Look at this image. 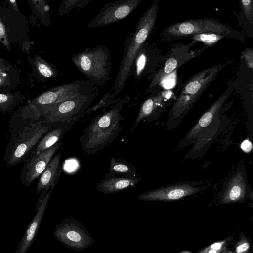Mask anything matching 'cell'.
Returning a JSON list of instances; mask_svg holds the SVG:
<instances>
[{"mask_svg": "<svg viewBox=\"0 0 253 253\" xmlns=\"http://www.w3.org/2000/svg\"><path fill=\"white\" fill-rule=\"evenodd\" d=\"M126 98L119 99L106 111L97 115L84 129L80 140L83 152L94 154L111 144L117 137L123 126L124 119L121 112Z\"/></svg>", "mask_w": 253, "mask_h": 253, "instance_id": "cell-1", "label": "cell"}, {"mask_svg": "<svg viewBox=\"0 0 253 253\" xmlns=\"http://www.w3.org/2000/svg\"><path fill=\"white\" fill-rule=\"evenodd\" d=\"M159 9V1L155 0L140 18L134 32L126 39L122 60L110 90L116 96L123 90L131 75L134 59L154 28Z\"/></svg>", "mask_w": 253, "mask_h": 253, "instance_id": "cell-2", "label": "cell"}, {"mask_svg": "<svg viewBox=\"0 0 253 253\" xmlns=\"http://www.w3.org/2000/svg\"><path fill=\"white\" fill-rule=\"evenodd\" d=\"M220 64L202 70L192 76L184 83L166 123L168 129L176 128L206 88L225 67Z\"/></svg>", "mask_w": 253, "mask_h": 253, "instance_id": "cell-3", "label": "cell"}, {"mask_svg": "<svg viewBox=\"0 0 253 253\" xmlns=\"http://www.w3.org/2000/svg\"><path fill=\"white\" fill-rule=\"evenodd\" d=\"M71 60L93 85L104 86L110 79L111 54L106 46L86 48L74 54Z\"/></svg>", "mask_w": 253, "mask_h": 253, "instance_id": "cell-4", "label": "cell"}, {"mask_svg": "<svg viewBox=\"0 0 253 253\" xmlns=\"http://www.w3.org/2000/svg\"><path fill=\"white\" fill-rule=\"evenodd\" d=\"M204 33H214L245 42L244 35L218 20L211 18L190 19L174 23L162 33L163 40L171 41Z\"/></svg>", "mask_w": 253, "mask_h": 253, "instance_id": "cell-5", "label": "cell"}, {"mask_svg": "<svg viewBox=\"0 0 253 253\" xmlns=\"http://www.w3.org/2000/svg\"><path fill=\"white\" fill-rule=\"evenodd\" d=\"M95 97L93 92L81 94L53 105L42 113V120L45 124L60 123L71 126L84 116Z\"/></svg>", "mask_w": 253, "mask_h": 253, "instance_id": "cell-6", "label": "cell"}, {"mask_svg": "<svg viewBox=\"0 0 253 253\" xmlns=\"http://www.w3.org/2000/svg\"><path fill=\"white\" fill-rule=\"evenodd\" d=\"M52 126L51 125L44 123L42 120L16 140L7 144L3 156L6 166H14L24 162L32 153L35 152L40 139L51 129Z\"/></svg>", "mask_w": 253, "mask_h": 253, "instance_id": "cell-7", "label": "cell"}, {"mask_svg": "<svg viewBox=\"0 0 253 253\" xmlns=\"http://www.w3.org/2000/svg\"><path fill=\"white\" fill-rule=\"evenodd\" d=\"M94 92L93 84L87 79L77 80L52 87L42 92L29 103L42 113L49 107L81 94Z\"/></svg>", "mask_w": 253, "mask_h": 253, "instance_id": "cell-8", "label": "cell"}, {"mask_svg": "<svg viewBox=\"0 0 253 253\" xmlns=\"http://www.w3.org/2000/svg\"><path fill=\"white\" fill-rule=\"evenodd\" d=\"M53 235L66 247L76 251H84L94 243L85 226L73 217H67L59 223Z\"/></svg>", "mask_w": 253, "mask_h": 253, "instance_id": "cell-9", "label": "cell"}, {"mask_svg": "<svg viewBox=\"0 0 253 253\" xmlns=\"http://www.w3.org/2000/svg\"><path fill=\"white\" fill-rule=\"evenodd\" d=\"M209 187L202 182L186 181L145 192L139 195L137 198L145 201H173L200 193Z\"/></svg>", "mask_w": 253, "mask_h": 253, "instance_id": "cell-10", "label": "cell"}, {"mask_svg": "<svg viewBox=\"0 0 253 253\" xmlns=\"http://www.w3.org/2000/svg\"><path fill=\"white\" fill-rule=\"evenodd\" d=\"M190 47L189 45H181L172 49L167 56L162 66L155 72L146 90V93L150 94L154 92L163 79L176 71L178 68L200 55L204 50V48L190 51L189 50Z\"/></svg>", "mask_w": 253, "mask_h": 253, "instance_id": "cell-11", "label": "cell"}, {"mask_svg": "<svg viewBox=\"0 0 253 253\" xmlns=\"http://www.w3.org/2000/svg\"><path fill=\"white\" fill-rule=\"evenodd\" d=\"M252 195L248 183L246 165L241 163L224 183L218 200L221 204L242 202Z\"/></svg>", "mask_w": 253, "mask_h": 253, "instance_id": "cell-12", "label": "cell"}, {"mask_svg": "<svg viewBox=\"0 0 253 253\" xmlns=\"http://www.w3.org/2000/svg\"><path fill=\"white\" fill-rule=\"evenodd\" d=\"M235 88L231 83L227 88L199 119L197 123L178 144L177 150L183 149L195 142L218 118L219 111Z\"/></svg>", "mask_w": 253, "mask_h": 253, "instance_id": "cell-13", "label": "cell"}, {"mask_svg": "<svg viewBox=\"0 0 253 253\" xmlns=\"http://www.w3.org/2000/svg\"><path fill=\"white\" fill-rule=\"evenodd\" d=\"M61 146L62 139L38 155L32 153L23 162L20 181L24 188L29 186L40 176Z\"/></svg>", "mask_w": 253, "mask_h": 253, "instance_id": "cell-14", "label": "cell"}, {"mask_svg": "<svg viewBox=\"0 0 253 253\" xmlns=\"http://www.w3.org/2000/svg\"><path fill=\"white\" fill-rule=\"evenodd\" d=\"M143 0H119L105 5L88 23L89 28H98L121 20L138 7Z\"/></svg>", "mask_w": 253, "mask_h": 253, "instance_id": "cell-15", "label": "cell"}, {"mask_svg": "<svg viewBox=\"0 0 253 253\" xmlns=\"http://www.w3.org/2000/svg\"><path fill=\"white\" fill-rule=\"evenodd\" d=\"M42 116L29 102L19 108L11 116L9 122V139L7 144L16 140L22 134L42 120Z\"/></svg>", "mask_w": 253, "mask_h": 253, "instance_id": "cell-16", "label": "cell"}, {"mask_svg": "<svg viewBox=\"0 0 253 253\" xmlns=\"http://www.w3.org/2000/svg\"><path fill=\"white\" fill-rule=\"evenodd\" d=\"M157 49L150 46L146 41L141 46L134 59L131 75L135 80H140L147 75L153 78L155 69L161 59Z\"/></svg>", "mask_w": 253, "mask_h": 253, "instance_id": "cell-17", "label": "cell"}, {"mask_svg": "<svg viewBox=\"0 0 253 253\" xmlns=\"http://www.w3.org/2000/svg\"><path fill=\"white\" fill-rule=\"evenodd\" d=\"M170 91L150 93V95L142 103L135 123L130 132L143 122L149 123L156 120L163 112L166 106V102L171 98Z\"/></svg>", "mask_w": 253, "mask_h": 253, "instance_id": "cell-18", "label": "cell"}, {"mask_svg": "<svg viewBox=\"0 0 253 253\" xmlns=\"http://www.w3.org/2000/svg\"><path fill=\"white\" fill-rule=\"evenodd\" d=\"M54 188H51L42 201L37 202V212L29 225L17 249L16 253H26L32 245L43 218L51 194Z\"/></svg>", "mask_w": 253, "mask_h": 253, "instance_id": "cell-19", "label": "cell"}, {"mask_svg": "<svg viewBox=\"0 0 253 253\" xmlns=\"http://www.w3.org/2000/svg\"><path fill=\"white\" fill-rule=\"evenodd\" d=\"M62 156L61 151L57 152L45 169L39 177L36 185V192L39 194L45 196L51 188H55L59 182L62 172L60 160Z\"/></svg>", "mask_w": 253, "mask_h": 253, "instance_id": "cell-20", "label": "cell"}, {"mask_svg": "<svg viewBox=\"0 0 253 253\" xmlns=\"http://www.w3.org/2000/svg\"><path fill=\"white\" fill-rule=\"evenodd\" d=\"M141 180L140 176H105L98 183L96 188L98 191L103 194H112L134 188Z\"/></svg>", "mask_w": 253, "mask_h": 253, "instance_id": "cell-21", "label": "cell"}, {"mask_svg": "<svg viewBox=\"0 0 253 253\" xmlns=\"http://www.w3.org/2000/svg\"><path fill=\"white\" fill-rule=\"evenodd\" d=\"M122 175L128 177L139 176L135 166L129 162L121 158L112 156L110 166L105 176Z\"/></svg>", "mask_w": 253, "mask_h": 253, "instance_id": "cell-22", "label": "cell"}, {"mask_svg": "<svg viewBox=\"0 0 253 253\" xmlns=\"http://www.w3.org/2000/svg\"><path fill=\"white\" fill-rule=\"evenodd\" d=\"M70 127L71 126L64 125L59 127L50 130L40 139L34 153L38 155L55 145L62 139L65 133L68 131Z\"/></svg>", "mask_w": 253, "mask_h": 253, "instance_id": "cell-23", "label": "cell"}, {"mask_svg": "<svg viewBox=\"0 0 253 253\" xmlns=\"http://www.w3.org/2000/svg\"><path fill=\"white\" fill-rule=\"evenodd\" d=\"M32 67L36 75L42 81L53 78L59 74L58 70L53 65L38 55L34 57Z\"/></svg>", "mask_w": 253, "mask_h": 253, "instance_id": "cell-24", "label": "cell"}, {"mask_svg": "<svg viewBox=\"0 0 253 253\" xmlns=\"http://www.w3.org/2000/svg\"><path fill=\"white\" fill-rule=\"evenodd\" d=\"M19 76L14 67L0 69V93H7L19 83Z\"/></svg>", "mask_w": 253, "mask_h": 253, "instance_id": "cell-25", "label": "cell"}, {"mask_svg": "<svg viewBox=\"0 0 253 253\" xmlns=\"http://www.w3.org/2000/svg\"><path fill=\"white\" fill-rule=\"evenodd\" d=\"M25 98L19 91L13 93H0V112L2 114H12L15 108L22 103Z\"/></svg>", "mask_w": 253, "mask_h": 253, "instance_id": "cell-26", "label": "cell"}, {"mask_svg": "<svg viewBox=\"0 0 253 253\" xmlns=\"http://www.w3.org/2000/svg\"><path fill=\"white\" fill-rule=\"evenodd\" d=\"M92 0H64L59 7V16L66 14L72 10L84 8Z\"/></svg>", "mask_w": 253, "mask_h": 253, "instance_id": "cell-27", "label": "cell"}, {"mask_svg": "<svg viewBox=\"0 0 253 253\" xmlns=\"http://www.w3.org/2000/svg\"><path fill=\"white\" fill-rule=\"evenodd\" d=\"M224 38V36L214 33L197 34L192 36V42L189 45L191 46L195 42H201L206 45L211 46Z\"/></svg>", "mask_w": 253, "mask_h": 253, "instance_id": "cell-28", "label": "cell"}, {"mask_svg": "<svg viewBox=\"0 0 253 253\" xmlns=\"http://www.w3.org/2000/svg\"><path fill=\"white\" fill-rule=\"evenodd\" d=\"M116 96V95L114 93L111 91L106 93L96 104L87 109L85 114L93 113L99 109L106 108L110 105L114 104L119 100V99L115 100Z\"/></svg>", "mask_w": 253, "mask_h": 253, "instance_id": "cell-29", "label": "cell"}, {"mask_svg": "<svg viewBox=\"0 0 253 253\" xmlns=\"http://www.w3.org/2000/svg\"><path fill=\"white\" fill-rule=\"evenodd\" d=\"M240 2L246 18L252 24L253 18V0H241Z\"/></svg>", "mask_w": 253, "mask_h": 253, "instance_id": "cell-30", "label": "cell"}, {"mask_svg": "<svg viewBox=\"0 0 253 253\" xmlns=\"http://www.w3.org/2000/svg\"><path fill=\"white\" fill-rule=\"evenodd\" d=\"M225 240L214 243L199 253H221L225 244Z\"/></svg>", "mask_w": 253, "mask_h": 253, "instance_id": "cell-31", "label": "cell"}, {"mask_svg": "<svg viewBox=\"0 0 253 253\" xmlns=\"http://www.w3.org/2000/svg\"><path fill=\"white\" fill-rule=\"evenodd\" d=\"M243 56L244 58L247 66L250 69L253 68V52L252 49H247L243 53Z\"/></svg>", "mask_w": 253, "mask_h": 253, "instance_id": "cell-32", "label": "cell"}, {"mask_svg": "<svg viewBox=\"0 0 253 253\" xmlns=\"http://www.w3.org/2000/svg\"><path fill=\"white\" fill-rule=\"evenodd\" d=\"M250 248L249 243L246 240L240 241L236 248L237 253H244L247 252Z\"/></svg>", "mask_w": 253, "mask_h": 253, "instance_id": "cell-33", "label": "cell"}, {"mask_svg": "<svg viewBox=\"0 0 253 253\" xmlns=\"http://www.w3.org/2000/svg\"><path fill=\"white\" fill-rule=\"evenodd\" d=\"M5 32V28L4 27V24L0 19V40L2 41L3 44L7 46L8 42L6 39Z\"/></svg>", "mask_w": 253, "mask_h": 253, "instance_id": "cell-34", "label": "cell"}, {"mask_svg": "<svg viewBox=\"0 0 253 253\" xmlns=\"http://www.w3.org/2000/svg\"><path fill=\"white\" fill-rule=\"evenodd\" d=\"M252 143L248 139L244 140L241 144V148L245 152H250L252 150Z\"/></svg>", "mask_w": 253, "mask_h": 253, "instance_id": "cell-35", "label": "cell"}, {"mask_svg": "<svg viewBox=\"0 0 253 253\" xmlns=\"http://www.w3.org/2000/svg\"><path fill=\"white\" fill-rule=\"evenodd\" d=\"M10 66L9 63L0 57V69Z\"/></svg>", "mask_w": 253, "mask_h": 253, "instance_id": "cell-36", "label": "cell"}, {"mask_svg": "<svg viewBox=\"0 0 253 253\" xmlns=\"http://www.w3.org/2000/svg\"><path fill=\"white\" fill-rule=\"evenodd\" d=\"M178 253H191L190 252H189V251H182L181 252H179Z\"/></svg>", "mask_w": 253, "mask_h": 253, "instance_id": "cell-37", "label": "cell"}, {"mask_svg": "<svg viewBox=\"0 0 253 253\" xmlns=\"http://www.w3.org/2000/svg\"><path fill=\"white\" fill-rule=\"evenodd\" d=\"M228 253H233V252H231V251H230V252H229Z\"/></svg>", "mask_w": 253, "mask_h": 253, "instance_id": "cell-38", "label": "cell"}]
</instances>
